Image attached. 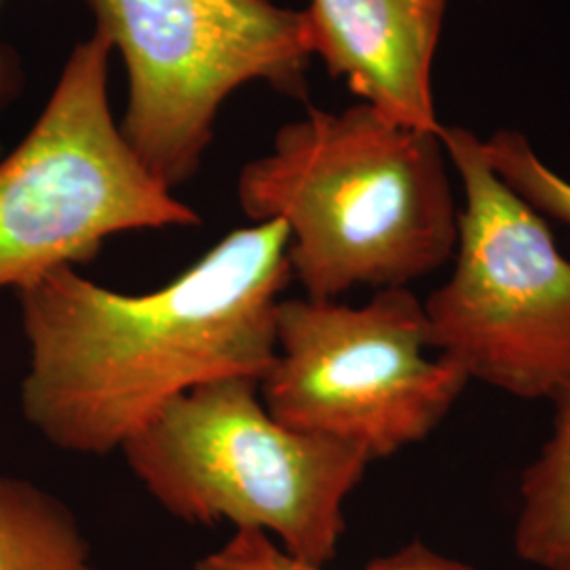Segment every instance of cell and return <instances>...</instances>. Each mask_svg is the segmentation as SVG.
<instances>
[{
  "label": "cell",
  "instance_id": "cell-5",
  "mask_svg": "<svg viewBox=\"0 0 570 570\" xmlns=\"http://www.w3.org/2000/svg\"><path fill=\"white\" fill-rule=\"evenodd\" d=\"M465 205L454 271L428 301L429 346L469 379L522 400H553L570 381V261L541 214L503 183L484 140L442 127Z\"/></svg>",
  "mask_w": 570,
  "mask_h": 570
},
{
  "label": "cell",
  "instance_id": "cell-10",
  "mask_svg": "<svg viewBox=\"0 0 570 570\" xmlns=\"http://www.w3.org/2000/svg\"><path fill=\"white\" fill-rule=\"evenodd\" d=\"M0 570H96L75 513L37 484L0 473Z\"/></svg>",
  "mask_w": 570,
  "mask_h": 570
},
{
  "label": "cell",
  "instance_id": "cell-13",
  "mask_svg": "<svg viewBox=\"0 0 570 570\" xmlns=\"http://www.w3.org/2000/svg\"><path fill=\"white\" fill-rule=\"evenodd\" d=\"M4 82H7V72H4V61H2V56H0V94L4 91Z\"/></svg>",
  "mask_w": 570,
  "mask_h": 570
},
{
  "label": "cell",
  "instance_id": "cell-6",
  "mask_svg": "<svg viewBox=\"0 0 570 570\" xmlns=\"http://www.w3.org/2000/svg\"><path fill=\"white\" fill-rule=\"evenodd\" d=\"M127 72L122 138L167 190L193 180L226 98L247 82L305 96L303 11L271 0H87Z\"/></svg>",
  "mask_w": 570,
  "mask_h": 570
},
{
  "label": "cell",
  "instance_id": "cell-3",
  "mask_svg": "<svg viewBox=\"0 0 570 570\" xmlns=\"http://www.w3.org/2000/svg\"><path fill=\"white\" fill-rule=\"evenodd\" d=\"M121 452L174 518L275 534L285 553L322 569L336 558L346 499L372 463L360 446L275 421L254 379L186 391Z\"/></svg>",
  "mask_w": 570,
  "mask_h": 570
},
{
  "label": "cell",
  "instance_id": "cell-2",
  "mask_svg": "<svg viewBox=\"0 0 570 570\" xmlns=\"http://www.w3.org/2000/svg\"><path fill=\"white\" fill-rule=\"evenodd\" d=\"M237 199L254 225L287 226L292 277L313 301L357 285L407 287L446 265L459 242L440 134L364 102L308 108L284 125L271 150L244 165Z\"/></svg>",
  "mask_w": 570,
  "mask_h": 570
},
{
  "label": "cell",
  "instance_id": "cell-11",
  "mask_svg": "<svg viewBox=\"0 0 570 570\" xmlns=\"http://www.w3.org/2000/svg\"><path fill=\"white\" fill-rule=\"evenodd\" d=\"M193 570H326L285 553L261 530H237L220 550L207 553ZM364 570H475L414 541L391 556L376 558Z\"/></svg>",
  "mask_w": 570,
  "mask_h": 570
},
{
  "label": "cell",
  "instance_id": "cell-9",
  "mask_svg": "<svg viewBox=\"0 0 570 570\" xmlns=\"http://www.w3.org/2000/svg\"><path fill=\"white\" fill-rule=\"evenodd\" d=\"M553 402L551 435L520 482L513 546L537 569L570 570V381Z\"/></svg>",
  "mask_w": 570,
  "mask_h": 570
},
{
  "label": "cell",
  "instance_id": "cell-12",
  "mask_svg": "<svg viewBox=\"0 0 570 570\" xmlns=\"http://www.w3.org/2000/svg\"><path fill=\"white\" fill-rule=\"evenodd\" d=\"M484 155L499 178L537 212L570 228V183L539 159L518 131H497L484 142Z\"/></svg>",
  "mask_w": 570,
  "mask_h": 570
},
{
  "label": "cell",
  "instance_id": "cell-1",
  "mask_svg": "<svg viewBox=\"0 0 570 570\" xmlns=\"http://www.w3.org/2000/svg\"><path fill=\"white\" fill-rule=\"evenodd\" d=\"M287 245L282 220L237 228L148 294L115 292L75 266L23 285V419L56 449L104 456L190 389L261 381L292 279Z\"/></svg>",
  "mask_w": 570,
  "mask_h": 570
},
{
  "label": "cell",
  "instance_id": "cell-8",
  "mask_svg": "<svg viewBox=\"0 0 570 570\" xmlns=\"http://www.w3.org/2000/svg\"><path fill=\"white\" fill-rule=\"evenodd\" d=\"M449 0H311V53L391 121L442 131L431 72Z\"/></svg>",
  "mask_w": 570,
  "mask_h": 570
},
{
  "label": "cell",
  "instance_id": "cell-4",
  "mask_svg": "<svg viewBox=\"0 0 570 570\" xmlns=\"http://www.w3.org/2000/svg\"><path fill=\"white\" fill-rule=\"evenodd\" d=\"M110 53L96 30L79 42L39 119L0 161V289L85 265L121 233L202 225L122 138Z\"/></svg>",
  "mask_w": 570,
  "mask_h": 570
},
{
  "label": "cell",
  "instance_id": "cell-7",
  "mask_svg": "<svg viewBox=\"0 0 570 570\" xmlns=\"http://www.w3.org/2000/svg\"><path fill=\"white\" fill-rule=\"evenodd\" d=\"M275 346L258 381L268 414L372 461L429 438L471 381L450 357H428L425 306L407 287L376 289L362 306L279 301Z\"/></svg>",
  "mask_w": 570,
  "mask_h": 570
}]
</instances>
